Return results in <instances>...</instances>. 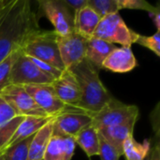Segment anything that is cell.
I'll return each mask as SVG.
<instances>
[{"mask_svg":"<svg viewBox=\"0 0 160 160\" xmlns=\"http://www.w3.org/2000/svg\"><path fill=\"white\" fill-rule=\"evenodd\" d=\"M39 28L29 0H11L0 20V64Z\"/></svg>","mask_w":160,"mask_h":160,"instance_id":"1","label":"cell"},{"mask_svg":"<svg viewBox=\"0 0 160 160\" xmlns=\"http://www.w3.org/2000/svg\"><path fill=\"white\" fill-rule=\"evenodd\" d=\"M69 70L76 77L82 98L79 104L72 111L82 112L91 117L98 113L113 97L102 83L98 69L85 58Z\"/></svg>","mask_w":160,"mask_h":160,"instance_id":"2","label":"cell"},{"mask_svg":"<svg viewBox=\"0 0 160 160\" xmlns=\"http://www.w3.org/2000/svg\"><path fill=\"white\" fill-rule=\"evenodd\" d=\"M21 51L27 56L43 61L55 68L65 70L53 30H41L32 33L23 43Z\"/></svg>","mask_w":160,"mask_h":160,"instance_id":"3","label":"cell"},{"mask_svg":"<svg viewBox=\"0 0 160 160\" xmlns=\"http://www.w3.org/2000/svg\"><path fill=\"white\" fill-rule=\"evenodd\" d=\"M139 33L130 29L120 16L119 12L101 18L93 38L103 39L122 47H131L139 37Z\"/></svg>","mask_w":160,"mask_h":160,"instance_id":"4","label":"cell"},{"mask_svg":"<svg viewBox=\"0 0 160 160\" xmlns=\"http://www.w3.org/2000/svg\"><path fill=\"white\" fill-rule=\"evenodd\" d=\"M139 113V108L136 105L126 104L112 98L98 113L92 116L91 125L99 130L112 126L136 124Z\"/></svg>","mask_w":160,"mask_h":160,"instance_id":"5","label":"cell"},{"mask_svg":"<svg viewBox=\"0 0 160 160\" xmlns=\"http://www.w3.org/2000/svg\"><path fill=\"white\" fill-rule=\"evenodd\" d=\"M53 78L44 74L22 51L10 70V84L24 86L32 84H51Z\"/></svg>","mask_w":160,"mask_h":160,"instance_id":"6","label":"cell"},{"mask_svg":"<svg viewBox=\"0 0 160 160\" xmlns=\"http://www.w3.org/2000/svg\"><path fill=\"white\" fill-rule=\"evenodd\" d=\"M39 8L54 27L58 36H68L74 31V15L63 0H38Z\"/></svg>","mask_w":160,"mask_h":160,"instance_id":"7","label":"cell"},{"mask_svg":"<svg viewBox=\"0 0 160 160\" xmlns=\"http://www.w3.org/2000/svg\"><path fill=\"white\" fill-rule=\"evenodd\" d=\"M0 97L21 116L50 117L37 105L22 86L9 84L0 91Z\"/></svg>","mask_w":160,"mask_h":160,"instance_id":"8","label":"cell"},{"mask_svg":"<svg viewBox=\"0 0 160 160\" xmlns=\"http://www.w3.org/2000/svg\"><path fill=\"white\" fill-rule=\"evenodd\" d=\"M87 40L76 32L68 36L56 35L59 54L65 69H69L85 58Z\"/></svg>","mask_w":160,"mask_h":160,"instance_id":"9","label":"cell"},{"mask_svg":"<svg viewBox=\"0 0 160 160\" xmlns=\"http://www.w3.org/2000/svg\"><path fill=\"white\" fill-rule=\"evenodd\" d=\"M91 123L92 117L90 115L82 112L66 110L55 116L52 125V136L75 138L82 129Z\"/></svg>","mask_w":160,"mask_h":160,"instance_id":"10","label":"cell"},{"mask_svg":"<svg viewBox=\"0 0 160 160\" xmlns=\"http://www.w3.org/2000/svg\"><path fill=\"white\" fill-rule=\"evenodd\" d=\"M22 87L48 116L55 117L66 111L67 106L58 98L51 84H32Z\"/></svg>","mask_w":160,"mask_h":160,"instance_id":"11","label":"cell"},{"mask_svg":"<svg viewBox=\"0 0 160 160\" xmlns=\"http://www.w3.org/2000/svg\"><path fill=\"white\" fill-rule=\"evenodd\" d=\"M58 98L67 106L68 111H72L79 104L82 92L79 82L69 69L63 70L62 74L51 83Z\"/></svg>","mask_w":160,"mask_h":160,"instance_id":"12","label":"cell"},{"mask_svg":"<svg viewBox=\"0 0 160 160\" xmlns=\"http://www.w3.org/2000/svg\"><path fill=\"white\" fill-rule=\"evenodd\" d=\"M23 119L0 97V153Z\"/></svg>","mask_w":160,"mask_h":160,"instance_id":"13","label":"cell"},{"mask_svg":"<svg viewBox=\"0 0 160 160\" xmlns=\"http://www.w3.org/2000/svg\"><path fill=\"white\" fill-rule=\"evenodd\" d=\"M136 67L137 60L131 47H116L102 64V68L115 73H127Z\"/></svg>","mask_w":160,"mask_h":160,"instance_id":"14","label":"cell"},{"mask_svg":"<svg viewBox=\"0 0 160 160\" xmlns=\"http://www.w3.org/2000/svg\"><path fill=\"white\" fill-rule=\"evenodd\" d=\"M74 31L82 38L89 39L93 35L101 20L88 5L74 14Z\"/></svg>","mask_w":160,"mask_h":160,"instance_id":"15","label":"cell"},{"mask_svg":"<svg viewBox=\"0 0 160 160\" xmlns=\"http://www.w3.org/2000/svg\"><path fill=\"white\" fill-rule=\"evenodd\" d=\"M54 117H37V116H25L22 123L19 125L10 140L5 146L4 150L7 148L31 137L34 136L41 128H43L48 122H50ZM3 150V151H4ZM2 151V152H3ZM1 152V153H2ZM0 153V154H1Z\"/></svg>","mask_w":160,"mask_h":160,"instance_id":"16","label":"cell"},{"mask_svg":"<svg viewBox=\"0 0 160 160\" xmlns=\"http://www.w3.org/2000/svg\"><path fill=\"white\" fill-rule=\"evenodd\" d=\"M115 48L116 46L114 44L100 38H91L87 40L85 59L99 70L102 68L104 60Z\"/></svg>","mask_w":160,"mask_h":160,"instance_id":"17","label":"cell"},{"mask_svg":"<svg viewBox=\"0 0 160 160\" xmlns=\"http://www.w3.org/2000/svg\"><path fill=\"white\" fill-rule=\"evenodd\" d=\"M135 123L126 124V125H118L104 128L98 130V133L119 153V155L123 156V145L125 141L133 136Z\"/></svg>","mask_w":160,"mask_h":160,"instance_id":"18","label":"cell"},{"mask_svg":"<svg viewBox=\"0 0 160 160\" xmlns=\"http://www.w3.org/2000/svg\"><path fill=\"white\" fill-rule=\"evenodd\" d=\"M54 118L52 119L50 122H48L43 128H41L34 135L33 140L31 141L29 145L27 160L43 159L45 150L52 135V125H53Z\"/></svg>","mask_w":160,"mask_h":160,"instance_id":"19","label":"cell"},{"mask_svg":"<svg viewBox=\"0 0 160 160\" xmlns=\"http://www.w3.org/2000/svg\"><path fill=\"white\" fill-rule=\"evenodd\" d=\"M86 156L91 158L93 156H99V136L98 130L92 125L82 129L74 138Z\"/></svg>","mask_w":160,"mask_h":160,"instance_id":"20","label":"cell"},{"mask_svg":"<svg viewBox=\"0 0 160 160\" xmlns=\"http://www.w3.org/2000/svg\"><path fill=\"white\" fill-rule=\"evenodd\" d=\"M151 150V142L144 140L142 142H137L133 136L128 137L123 145V156L126 160H145Z\"/></svg>","mask_w":160,"mask_h":160,"instance_id":"21","label":"cell"},{"mask_svg":"<svg viewBox=\"0 0 160 160\" xmlns=\"http://www.w3.org/2000/svg\"><path fill=\"white\" fill-rule=\"evenodd\" d=\"M34 136H31L4 150L0 156L3 160H27L29 145Z\"/></svg>","mask_w":160,"mask_h":160,"instance_id":"22","label":"cell"},{"mask_svg":"<svg viewBox=\"0 0 160 160\" xmlns=\"http://www.w3.org/2000/svg\"><path fill=\"white\" fill-rule=\"evenodd\" d=\"M65 143L64 138L59 136L51 137L44 153V160H64Z\"/></svg>","mask_w":160,"mask_h":160,"instance_id":"23","label":"cell"},{"mask_svg":"<svg viewBox=\"0 0 160 160\" xmlns=\"http://www.w3.org/2000/svg\"><path fill=\"white\" fill-rule=\"evenodd\" d=\"M87 5L99 15L100 18L117 13L120 10L118 0H88Z\"/></svg>","mask_w":160,"mask_h":160,"instance_id":"24","label":"cell"},{"mask_svg":"<svg viewBox=\"0 0 160 160\" xmlns=\"http://www.w3.org/2000/svg\"><path fill=\"white\" fill-rule=\"evenodd\" d=\"M20 52L21 49L13 52L7 59H5L0 64V91L10 84V70L15 60L19 56Z\"/></svg>","mask_w":160,"mask_h":160,"instance_id":"25","label":"cell"},{"mask_svg":"<svg viewBox=\"0 0 160 160\" xmlns=\"http://www.w3.org/2000/svg\"><path fill=\"white\" fill-rule=\"evenodd\" d=\"M118 6H119V9L122 8L142 9L148 11L150 14H154L155 12L160 10L158 5L155 7L145 0H118Z\"/></svg>","mask_w":160,"mask_h":160,"instance_id":"26","label":"cell"},{"mask_svg":"<svg viewBox=\"0 0 160 160\" xmlns=\"http://www.w3.org/2000/svg\"><path fill=\"white\" fill-rule=\"evenodd\" d=\"M135 43L149 49L156 55L160 56V31H157L152 36H142L140 34Z\"/></svg>","mask_w":160,"mask_h":160,"instance_id":"27","label":"cell"},{"mask_svg":"<svg viewBox=\"0 0 160 160\" xmlns=\"http://www.w3.org/2000/svg\"><path fill=\"white\" fill-rule=\"evenodd\" d=\"M67 7L70 9H73V14L82 8L87 6L88 0H63Z\"/></svg>","mask_w":160,"mask_h":160,"instance_id":"28","label":"cell"},{"mask_svg":"<svg viewBox=\"0 0 160 160\" xmlns=\"http://www.w3.org/2000/svg\"><path fill=\"white\" fill-rule=\"evenodd\" d=\"M150 156L147 160H160V147L159 142H157L152 150H150Z\"/></svg>","mask_w":160,"mask_h":160,"instance_id":"29","label":"cell"},{"mask_svg":"<svg viewBox=\"0 0 160 160\" xmlns=\"http://www.w3.org/2000/svg\"><path fill=\"white\" fill-rule=\"evenodd\" d=\"M152 15V18H153V21L157 26V29L158 31H160V10L155 12L154 14H151Z\"/></svg>","mask_w":160,"mask_h":160,"instance_id":"30","label":"cell"},{"mask_svg":"<svg viewBox=\"0 0 160 160\" xmlns=\"http://www.w3.org/2000/svg\"><path fill=\"white\" fill-rule=\"evenodd\" d=\"M10 2H11V0H8V2L6 5H4L3 7H1V8H0V20H1V19H2V17L4 16L5 12L7 11V9H8V6H9Z\"/></svg>","mask_w":160,"mask_h":160,"instance_id":"31","label":"cell"},{"mask_svg":"<svg viewBox=\"0 0 160 160\" xmlns=\"http://www.w3.org/2000/svg\"><path fill=\"white\" fill-rule=\"evenodd\" d=\"M8 2V0H0V8L3 7L4 5H6Z\"/></svg>","mask_w":160,"mask_h":160,"instance_id":"32","label":"cell"},{"mask_svg":"<svg viewBox=\"0 0 160 160\" xmlns=\"http://www.w3.org/2000/svg\"><path fill=\"white\" fill-rule=\"evenodd\" d=\"M0 160H3V158H2V157L0 156Z\"/></svg>","mask_w":160,"mask_h":160,"instance_id":"33","label":"cell"},{"mask_svg":"<svg viewBox=\"0 0 160 160\" xmlns=\"http://www.w3.org/2000/svg\"><path fill=\"white\" fill-rule=\"evenodd\" d=\"M89 160H91V158H89Z\"/></svg>","mask_w":160,"mask_h":160,"instance_id":"34","label":"cell"},{"mask_svg":"<svg viewBox=\"0 0 160 160\" xmlns=\"http://www.w3.org/2000/svg\"><path fill=\"white\" fill-rule=\"evenodd\" d=\"M41 160H44V159H41Z\"/></svg>","mask_w":160,"mask_h":160,"instance_id":"35","label":"cell"}]
</instances>
